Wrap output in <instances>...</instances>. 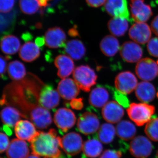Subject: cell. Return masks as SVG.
I'll return each mask as SVG.
<instances>
[{"label":"cell","mask_w":158,"mask_h":158,"mask_svg":"<svg viewBox=\"0 0 158 158\" xmlns=\"http://www.w3.org/2000/svg\"><path fill=\"white\" fill-rule=\"evenodd\" d=\"M61 139L54 129H51L47 132L38 131L30 142L32 153L43 158H60L62 156Z\"/></svg>","instance_id":"1"},{"label":"cell","mask_w":158,"mask_h":158,"mask_svg":"<svg viewBox=\"0 0 158 158\" xmlns=\"http://www.w3.org/2000/svg\"><path fill=\"white\" fill-rule=\"evenodd\" d=\"M138 80L130 71L122 72L117 75L115 80L116 89L125 94H129L138 85Z\"/></svg>","instance_id":"11"},{"label":"cell","mask_w":158,"mask_h":158,"mask_svg":"<svg viewBox=\"0 0 158 158\" xmlns=\"http://www.w3.org/2000/svg\"><path fill=\"white\" fill-rule=\"evenodd\" d=\"M151 35L150 28L145 23H136L131 26L129 31L130 38L140 44H143L148 42Z\"/></svg>","instance_id":"15"},{"label":"cell","mask_w":158,"mask_h":158,"mask_svg":"<svg viewBox=\"0 0 158 158\" xmlns=\"http://www.w3.org/2000/svg\"><path fill=\"white\" fill-rule=\"evenodd\" d=\"M55 66L58 69L57 75L61 79L69 76L74 70L75 65L73 59L67 55H60L55 58Z\"/></svg>","instance_id":"21"},{"label":"cell","mask_w":158,"mask_h":158,"mask_svg":"<svg viewBox=\"0 0 158 158\" xmlns=\"http://www.w3.org/2000/svg\"><path fill=\"white\" fill-rule=\"evenodd\" d=\"M1 139V146H0V152H4L8 149L10 142H9V138L5 133L1 132L0 134Z\"/></svg>","instance_id":"41"},{"label":"cell","mask_w":158,"mask_h":158,"mask_svg":"<svg viewBox=\"0 0 158 158\" xmlns=\"http://www.w3.org/2000/svg\"><path fill=\"white\" fill-rule=\"evenodd\" d=\"M100 48L105 56H114L119 50V42L114 36L107 35L102 39L100 43Z\"/></svg>","instance_id":"28"},{"label":"cell","mask_w":158,"mask_h":158,"mask_svg":"<svg viewBox=\"0 0 158 158\" xmlns=\"http://www.w3.org/2000/svg\"><path fill=\"white\" fill-rule=\"evenodd\" d=\"M59 102V92L52 85H45L43 87L38 97L40 106L48 110H52L56 107Z\"/></svg>","instance_id":"10"},{"label":"cell","mask_w":158,"mask_h":158,"mask_svg":"<svg viewBox=\"0 0 158 158\" xmlns=\"http://www.w3.org/2000/svg\"><path fill=\"white\" fill-rule=\"evenodd\" d=\"M54 121L60 131L65 133L74 126L76 117L71 110L67 108H60L54 114Z\"/></svg>","instance_id":"6"},{"label":"cell","mask_w":158,"mask_h":158,"mask_svg":"<svg viewBox=\"0 0 158 158\" xmlns=\"http://www.w3.org/2000/svg\"><path fill=\"white\" fill-rule=\"evenodd\" d=\"M40 56L39 47L31 41L26 42L21 47L19 52L20 59L24 62H31L37 59Z\"/></svg>","instance_id":"25"},{"label":"cell","mask_w":158,"mask_h":158,"mask_svg":"<svg viewBox=\"0 0 158 158\" xmlns=\"http://www.w3.org/2000/svg\"><path fill=\"white\" fill-rule=\"evenodd\" d=\"M21 116H23L22 113L13 107L6 106L1 112V118L3 123L10 128L15 127L20 119Z\"/></svg>","instance_id":"26"},{"label":"cell","mask_w":158,"mask_h":158,"mask_svg":"<svg viewBox=\"0 0 158 158\" xmlns=\"http://www.w3.org/2000/svg\"><path fill=\"white\" fill-rule=\"evenodd\" d=\"M73 77L81 90L89 92L96 84L97 76L94 71L88 65H82L74 69Z\"/></svg>","instance_id":"3"},{"label":"cell","mask_w":158,"mask_h":158,"mask_svg":"<svg viewBox=\"0 0 158 158\" xmlns=\"http://www.w3.org/2000/svg\"><path fill=\"white\" fill-rule=\"evenodd\" d=\"M151 27L152 31L156 35L158 36V15L152 20L151 23Z\"/></svg>","instance_id":"44"},{"label":"cell","mask_w":158,"mask_h":158,"mask_svg":"<svg viewBox=\"0 0 158 158\" xmlns=\"http://www.w3.org/2000/svg\"><path fill=\"white\" fill-rule=\"evenodd\" d=\"M147 49L150 55L158 58V37L150 40L148 43Z\"/></svg>","instance_id":"37"},{"label":"cell","mask_w":158,"mask_h":158,"mask_svg":"<svg viewBox=\"0 0 158 158\" xmlns=\"http://www.w3.org/2000/svg\"><path fill=\"white\" fill-rule=\"evenodd\" d=\"M157 62L158 64V60L157 61Z\"/></svg>","instance_id":"51"},{"label":"cell","mask_w":158,"mask_h":158,"mask_svg":"<svg viewBox=\"0 0 158 158\" xmlns=\"http://www.w3.org/2000/svg\"><path fill=\"white\" fill-rule=\"evenodd\" d=\"M135 94L137 98L140 101L145 103L149 102L153 100L155 98V88L149 82H140L136 87Z\"/></svg>","instance_id":"23"},{"label":"cell","mask_w":158,"mask_h":158,"mask_svg":"<svg viewBox=\"0 0 158 158\" xmlns=\"http://www.w3.org/2000/svg\"><path fill=\"white\" fill-rule=\"evenodd\" d=\"M36 41L35 43L39 47L42 46L45 43L44 38H43L42 37H38V38H37L36 40V41Z\"/></svg>","instance_id":"47"},{"label":"cell","mask_w":158,"mask_h":158,"mask_svg":"<svg viewBox=\"0 0 158 158\" xmlns=\"http://www.w3.org/2000/svg\"><path fill=\"white\" fill-rule=\"evenodd\" d=\"M83 139L78 133L70 132L61 138L60 147L67 155L72 156L81 152L83 147Z\"/></svg>","instance_id":"4"},{"label":"cell","mask_w":158,"mask_h":158,"mask_svg":"<svg viewBox=\"0 0 158 158\" xmlns=\"http://www.w3.org/2000/svg\"><path fill=\"white\" fill-rule=\"evenodd\" d=\"M102 116L106 121L111 123L118 122L124 114L123 108L116 101L108 102L103 107Z\"/></svg>","instance_id":"17"},{"label":"cell","mask_w":158,"mask_h":158,"mask_svg":"<svg viewBox=\"0 0 158 158\" xmlns=\"http://www.w3.org/2000/svg\"><path fill=\"white\" fill-rule=\"evenodd\" d=\"M1 13H7L10 12L13 9L15 0H0Z\"/></svg>","instance_id":"38"},{"label":"cell","mask_w":158,"mask_h":158,"mask_svg":"<svg viewBox=\"0 0 158 158\" xmlns=\"http://www.w3.org/2000/svg\"><path fill=\"white\" fill-rule=\"evenodd\" d=\"M116 129L111 123H103L101 126L98 132V138L102 143L109 144L114 140Z\"/></svg>","instance_id":"33"},{"label":"cell","mask_w":158,"mask_h":158,"mask_svg":"<svg viewBox=\"0 0 158 158\" xmlns=\"http://www.w3.org/2000/svg\"><path fill=\"white\" fill-rule=\"evenodd\" d=\"M64 52L74 60H79L85 56L86 48L84 44L79 40H72L65 44Z\"/></svg>","instance_id":"22"},{"label":"cell","mask_w":158,"mask_h":158,"mask_svg":"<svg viewBox=\"0 0 158 158\" xmlns=\"http://www.w3.org/2000/svg\"><path fill=\"white\" fill-rule=\"evenodd\" d=\"M156 157L157 158H158V150L157 151V152L156 153Z\"/></svg>","instance_id":"50"},{"label":"cell","mask_w":158,"mask_h":158,"mask_svg":"<svg viewBox=\"0 0 158 158\" xmlns=\"http://www.w3.org/2000/svg\"><path fill=\"white\" fill-rule=\"evenodd\" d=\"M152 148L149 139L144 136L134 138L130 143V153L136 158H147L152 152Z\"/></svg>","instance_id":"7"},{"label":"cell","mask_w":158,"mask_h":158,"mask_svg":"<svg viewBox=\"0 0 158 158\" xmlns=\"http://www.w3.org/2000/svg\"><path fill=\"white\" fill-rule=\"evenodd\" d=\"M109 97L108 90L102 86H98L91 90L89 95V102L94 107H103L107 103Z\"/></svg>","instance_id":"24"},{"label":"cell","mask_w":158,"mask_h":158,"mask_svg":"<svg viewBox=\"0 0 158 158\" xmlns=\"http://www.w3.org/2000/svg\"><path fill=\"white\" fill-rule=\"evenodd\" d=\"M120 54L126 62L135 63L138 62L141 59L143 52L141 47L137 43L127 41L120 48Z\"/></svg>","instance_id":"16"},{"label":"cell","mask_w":158,"mask_h":158,"mask_svg":"<svg viewBox=\"0 0 158 158\" xmlns=\"http://www.w3.org/2000/svg\"><path fill=\"white\" fill-rule=\"evenodd\" d=\"M128 20L120 17H113L108 23V27L112 35L116 37L123 36L128 29Z\"/></svg>","instance_id":"30"},{"label":"cell","mask_w":158,"mask_h":158,"mask_svg":"<svg viewBox=\"0 0 158 158\" xmlns=\"http://www.w3.org/2000/svg\"><path fill=\"white\" fill-rule=\"evenodd\" d=\"M122 153L120 151L113 149L105 150L99 158H121Z\"/></svg>","instance_id":"39"},{"label":"cell","mask_w":158,"mask_h":158,"mask_svg":"<svg viewBox=\"0 0 158 158\" xmlns=\"http://www.w3.org/2000/svg\"><path fill=\"white\" fill-rule=\"evenodd\" d=\"M46 46L50 48L63 47L65 45L66 36L65 32L59 27L48 29L44 35Z\"/></svg>","instance_id":"14"},{"label":"cell","mask_w":158,"mask_h":158,"mask_svg":"<svg viewBox=\"0 0 158 158\" xmlns=\"http://www.w3.org/2000/svg\"><path fill=\"white\" fill-rule=\"evenodd\" d=\"M51 0H38L40 6L42 8H45L48 5V2Z\"/></svg>","instance_id":"46"},{"label":"cell","mask_w":158,"mask_h":158,"mask_svg":"<svg viewBox=\"0 0 158 158\" xmlns=\"http://www.w3.org/2000/svg\"><path fill=\"white\" fill-rule=\"evenodd\" d=\"M61 97L66 100H71L75 98L80 92V88L74 80L66 78L59 82L57 88Z\"/></svg>","instance_id":"19"},{"label":"cell","mask_w":158,"mask_h":158,"mask_svg":"<svg viewBox=\"0 0 158 158\" xmlns=\"http://www.w3.org/2000/svg\"><path fill=\"white\" fill-rule=\"evenodd\" d=\"M105 11L113 17H120L130 21L127 0H106Z\"/></svg>","instance_id":"13"},{"label":"cell","mask_w":158,"mask_h":158,"mask_svg":"<svg viewBox=\"0 0 158 158\" xmlns=\"http://www.w3.org/2000/svg\"><path fill=\"white\" fill-rule=\"evenodd\" d=\"M135 72L141 80L146 81H152L158 75L157 62L150 58H144L137 63Z\"/></svg>","instance_id":"5"},{"label":"cell","mask_w":158,"mask_h":158,"mask_svg":"<svg viewBox=\"0 0 158 158\" xmlns=\"http://www.w3.org/2000/svg\"><path fill=\"white\" fill-rule=\"evenodd\" d=\"M100 127V121L96 114L90 112L83 113L78 119L77 128L85 135L94 134Z\"/></svg>","instance_id":"8"},{"label":"cell","mask_w":158,"mask_h":158,"mask_svg":"<svg viewBox=\"0 0 158 158\" xmlns=\"http://www.w3.org/2000/svg\"><path fill=\"white\" fill-rule=\"evenodd\" d=\"M27 158H43L37 155L34 154L32 153Z\"/></svg>","instance_id":"49"},{"label":"cell","mask_w":158,"mask_h":158,"mask_svg":"<svg viewBox=\"0 0 158 158\" xmlns=\"http://www.w3.org/2000/svg\"><path fill=\"white\" fill-rule=\"evenodd\" d=\"M30 118L37 129L47 128L52 123V117L48 109L40 106L32 108L30 114Z\"/></svg>","instance_id":"12"},{"label":"cell","mask_w":158,"mask_h":158,"mask_svg":"<svg viewBox=\"0 0 158 158\" xmlns=\"http://www.w3.org/2000/svg\"><path fill=\"white\" fill-rule=\"evenodd\" d=\"M70 106L74 110H80L83 109L84 107L83 98H73L71 100Z\"/></svg>","instance_id":"42"},{"label":"cell","mask_w":158,"mask_h":158,"mask_svg":"<svg viewBox=\"0 0 158 158\" xmlns=\"http://www.w3.org/2000/svg\"><path fill=\"white\" fill-rule=\"evenodd\" d=\"M60 158H62V156H61V157H60Z\"/></svg>","instance_id":"52"},{"label":"cell","mask_w":158,"mask_h":158,"mask_svg":"<svg viewBox=\"0 0 158 158\" xmlns=\"http://www.w3.org/2000/svg\"><path fill=\"white\" fill-rule=\"evenodd\" d=\"M106 0H86L88 6L93 8H98L104 5Z\"/></svg>","instance_id":"43"},{"label":"cell","mask_w":158,"mask_h":158,"mask_svg":"<svg viewBox=\"0 0 158 158\" xmlns=\"http://www.w3.org/2000/svg\"><path fill=\"white\" fill-rule=\"evenodd\" d=\"M155 112V107L147 103H132L127 108L129 118L138 126H142L151 119Z\"/></svg>","instance_id":"2"},{"label":"cell","mask_w":158,"mask_h":158,"mask_svg":"<svg viewBox=\"0 0 158 158\" xmlns=\"http://www.w3.org/2000/svg\"><path fill=\"white\" fill-rule=\"evenodd\" d=\"M131 16L136 23H145L152 16L150 6L144 3V0H130Z\"/></svg>","instance_id":"9"},{"label":"cell","mask_w":158,"mask_h":158,"mask_svg":"<svg viewBox=\"0 0 158 158\" xmlns=\"http://www.w3.org/2000/svg\"><path fill=\"white\" fill-rule=\"evenodd\" d=\"M10 128L9 127L7 126L6 125L4 126V127H3V130L7 133V134L9 135H11V130Z\"/></svg>","instance_id":"48"},{"label":"cell","mask_w":158,"mask_h":158,"mask_svg":"<svg viewBox=\"0 0 158 158\" xmlns=\"http://www.w3.org/2000/svg\"><path fill=\"white\" fill-rule=\"evenodd\" d=\"M144 132L150 140L158 141V118L153 117L147 123Z\"/></svg>","instance_id":"35"},{"label":"cell","mask_w":158,"mask_h":158,"mask_svg":"<svg viewBox=\"0 0 158 158\" xmlns=\"http://www.w3.org/2000/svg\"><path fill=\"white\" fill-rule=\"evenodd\" d=\"M68 34L71 37H75L79 36V34L77 30L74 27L69 29V31H68Z\"/></svg>","instance_id":"45"},{"label":"cell","mask_w":158,"mask_h":158,"mask_svg":"<svg viewBox=\"0 0 158 158\" xmlns=\"http://www.w3.org/2000/svg\"><path fill=\"white\" fill-rule=\"evenodd\" d=\"M7 71L10 78L14 81L22 80L27 74L25 65L17 60H15L9 63Z\"/></svg>","instance_id":"32"},{"label":"cell","mask_w":158,"mask_h":158,"mask_svg":"<svg viewBox=\"0 0 158 158\" xmlns=\"http://www.w3.org/2000/svg\"><path fill=\"white\" fill-rule=\"evenodd\" d=\"M10 59V57L8 56L4 57L1 56L0 61H1V77L4 80H7L6 76V72L8 67H7V61Z\"/></svg>","instance_id":"40"},{"label":"cell","mask_w":158,"mask_h":158,"mask_svg":"<svg viewBox=\"0 0 158 158\" xmlns=\"http://www.w3.org/2000/svg\"><path fill=\"white\" fill-rule=\"evenodd\" d=\"M112 89L113 97L116 101L122 106L125 108H128L130 106L129 100L126 94L122 93L117 89L115 90L113 88Z\"/></svg>","instance_id":"36"},{"label":"cell","mask_w":158,"mask_h":158,"mask_svg":"<svg viewBox=\"0 0 158 158\" xmlns=\"http://www.w3.org/2000/svg\"><path fill=\"white\" fill-rule=\"evenodd\" d=\"M19 5L22 12L27 15L35 14L40 7L38 0H19Z\"/></svg>","instance_id":"34"},{"label":"cell","mask_w":158,"mask_h":158,"mask_svg":"<svg viewBox=\"0 0 158 158\" xmlns=\"http://www.w3.org/2000/svg\"><path fill=\"white\" fill-rule=\"evenodd\" d=\"M19 40L16 36L6 35L1 39V50L3 53L8 55L16 54L20 48Z\"/></svg>","instance_id":"29"},{"label":"cell","mask_w":158,"mask_h":158,"mask_svg":"<svg viewBox=\"0 0 158 158\" xmlns=\"http://www.w3.org/2000/svg\"><path fill=\"white\" fill-rule=\"evenodd\" d=\"M116 129V135L118 138L124 141L133 139L137 132L135 125L131 122L125 120L118 122Z\"/></svg>","instance_id":"27"},{"label":"cell","mask_w":158,"mask_h":158,"mask_svg":"<svg viewBox=\"0 0 158 158\" xmlns=\"http://www.w3.org/2000/svg\"><path fill=\"white\" fill-rule=\"evenodd\" d=\"M34 123L27 120H20L15 127V133L18 139L31 142L37 132Z\"/></svg>","instance_id":"18"},{"label":"cell","mask_w":158,"mask_h":158,"mask_svg":"<svg viewBox=\"0 0 158 158\" xmlns=\"http://www.w3.org/2000/svg\"><path fill=\"white\" fill-rule=\"evenodd\" d=\"M30 150L27 144L23 140L13 139L6 150L8 158H27L29 156Z\"/></svg>","instance_id":"20"},{"label":"cell","mask_w":158,"mask_h":158,"mask_svg":"<svg viewBox=\"0 0 158 158\" xmlns=\"http://www.w3.org/2000/svg\"><path fill=\"white\" fill-rule=\"evenodd\" d=\"M103 147L102 142L95 138L89 139L83 144V154L89 158H95L100 155L102 152Z\"/></svg>","instance_id":"31"}]
</instances>
